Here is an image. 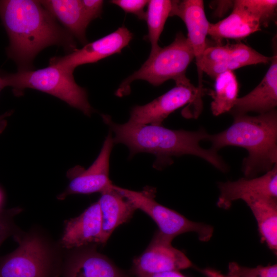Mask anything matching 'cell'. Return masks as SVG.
Here are the masks:
<instances>
[{"instance_id": "6da1fadb", "label": "cell", "mask_w": 277, "mask_h": 277, "mask_svg": "<svg viewBox=\"0 0 277 277\" xmlns=\"http://www.w3.org/2000/svg\"><path fill=\"white\" fill-rule=\"evenodd\" d=\"M0 18L9 39L7 55L18 71L34 69L36 56L50 46L62 47L69 53L76 48L74 37L39 1L0 0Z\"/></svg>"}, {"instance_id": "7a4b0ae2", "label": "cell", "mask_w": 277, "mask_h": 277, "mask_svg": "<svg viewBox=\"0 0 277 277\" xmlns=\"http://www.w3.org/2000/svg\"><path fill=\"white\" fill-rule=\"evenodd\" d=\"M102 118L115 135L114 143H122L129 149L130 156L140 152L150 153L156 157V168L171 164V157L190 154L205 160L222 172L228 166L221 156L211 148L205 149L200 142L207 140L209 134L204 129L197 131L172 130L162 125L139 124L129 121L123 124L112 121L109 115Z\"/></svg>"}, {"instance_id": "3957f363", "label": "cell", "mask_w": 277, "mask_h": 277, "mask_svg": "<svg viewBox=\"0 0 277 277\" xmlns=\"http://www.w3.org/2000/svg\"><path fill=\"white\" fill-rule=\"evenodd\" d=\"M231 125L224 131L209 134L210 148L217 151L226 146L246 149L248 153L242 163L246 178L271 170L277 164V113L276 110L250 116L233 115Z\"/></svg>"}, {"instance_id": "277c9868", "label": "cell", "mask_w": 277, "mask_h": 277, "mask_svg": "<svg viewBox=\"0 0 277 277\" xmlns=\"http://www.w3.org/2000/svg\"><path fill=\"white\" fill-rule=\"evenodd\" d=\"M17 248L0 257V277H58L63 260L59 249L35 230L13 236Z\"/></svg>"}, {"instance_id": "5b68a950", "label": "cell", "mask_w": 277, "mask_h": 277, "mask_svg": "<svg viewBox=\"0 0 277 277\" xmlns=\"http://www.w3.org/2000/svg\"><path fill=\"white\" fill-rule=\"evenodd\" d=\"M2 77L15 96L22 95L26 89H33L58 98L87 116L93 112L86 90L77 84L73 73L55 65L6 73Z\"/></svg>"}, {"instance_id": "8992f818", "label": "cell", "mask_w": 277, "mask_h": 277, "mask_svg": "<svg viewBox=\"0 0 277 277\" xmlns=\"http://www.w3.org/2000/svg\"><path fill=\"white\" fill-rule=\"evenodd\" d=\"M194 58L188 39L179 32L170 45L149 55L138 70L124 80L115 94L118 96L128 95L131 84L136 80L145 81L154 86L169 80H173L175 83L186 81L189 79L186 76V71Z\"/></svg>"}, {"instance_id": "52a82bcc", "label": "cell", "mask_w": 277, "mask_h": 277, "mask_svg": "<svg viewBox=\"0 0 277 277\" xmlns=\"http://www.w3.org/2000/svg\"><path fill=\"white\" fill-rule=\"evenodd\" d=\"M113 187L130 201L136 207L149 215L162 234L173 239L187 232L196 233L201 242H208L212 237L213 227L208 224L188 220L179 212L158 203L154 199L155 191L147 188L141 191L125 189L113 185Z\"/></svg>"}, {"instance_id": "ba28073f", "label": "cell", "mask_w": 277, "mask_h": 277, "mask_svg": "<svg viewBox=\"0 0 277 277\" xmlns=\"http://www.w3.org/2000/svg\"><path fill=\"white\" fill-rule=\"evenodd\" d=\"M201 91L189 80L176 83V86L151 102L133 107L128 121L139 124L162 125L164 120L172 112L188 104L182 112L188 118H196L202 110Z\"/></svg>"}, {"instance_id": "9c48e42d", "label": "cell", "mask_w": 277, "mask_h": 277, "mask_svg": "<svg viewBox=\"0 0 277 277\" xmlns=\"http://www.w3.org/2000/svg\"><path fill=\"white\" fill-rule=\"evenodd\" d=\"M172 240L157 231L145 251L133 260L134 275L180 271L192 267V262L186 254L173 247Z\"/></svg>"}, {"instance_id": "30bf717a", "label": "cell", "mask_w": 277, "mask_h": 277, "mask_svg": "<svg viewBox=\"0 0 277 277\" xmlns=\"http://www.w3.org/2000/svg\"><path fill=\"white\" fill-rule=\"evenodd\" d=\"M132 37V33L127 28L122 26L102 38L86 44L81 49L76 48L65 56L51 57L49 64L73 73L74 69L79 66L96 63L121 52Z\"/></svg>"}, {"instance_id": "8fae6325", "label": "cell", "mask_w": 277, "mask_h": 277, "mask_svg": "<svg viewBox=\"0 0 277 277\" xmlns=\"http://www.w3.org/2000/svg\"><path fill=\"white\" fill-rule=\"evenodd\" d=\"M111 133L105 139L101 152L93 164L87 169L77 167L72 170L70 181L65 190L58 196L63 200L73 194H88L101 193L113 184L109 177L110 153L114 144Z\"/></svg>"}, {"instance_id": "7c38bea8", "label": "cell", "mask_w": 277, "mask_h": 277, "mask_svg": "<svg viewBox=\"0 0 277 277\" xmlns=\"http://www.w3.org/2000/svg\"><path fill=\"white\" fill-rule=\"evenodd\" d=\"M220 194L216 205L228 209L239 200L266 198L277 199V164L263 175L252 178H241L235 181L218 183Z\"/></svg>"}, {"instance_id": "4fadbf2b", "label": "cell", "mask_w": 277, "mask_h": 277, "mask_svg": "<svg viewBox=\"0 0 277 277\" xmlns=\"http://www.w3.org/2000/svg\"><path fill=\"white\" fill-rule=\"evenodd\" d=\"M179 17L187 29V38L192 48L198 73V89L205 92L201 63L204 52L208 47L206 43L210 23L208 21L202 0L173 1L171 16Z\"/></svg>"}, {"instance_id": "5bb4252c", "label": "cell", "mask_w": 277, "mask_h": 277, "mask_svg": "<svg viewBox=\"0 0 277 277\" xmlns=\"http://www.w3.org/2000/svg\"><path fill=\"white\" fill-rule=\"evenodd\" d=\"M94 245L72 249L63 260V277H127Z\"/></svg>"}, {"instance_id": "9a60e30c", "label": "cell", "mask_w": 277, "mask_h": 277, "mask_svg": "<svg viewBox=\"0 0 277 277\" xmlns=\"http://www.w3.org/2000/svg\"><path fill=\"white\" fill-rule=\"evenodd\" d=\"M102 217L98 201L65 223L60 246L72 250L101 244Z\"/></svg>"}, {"instance_id": "2e32d148", "label": "cell", "mask_w": 277, "mask_h": 277, "mask_svg": "<svg viewBox=\"0 0 277 277\" xmlns=\"http://www.w3.org/2000/svg\"><path fill=\"white\" fill-rule=\"evenodd\" d=\"M270 66L259 84L245 96L238 97L231 110L233 115L248 112L264 113L277 106V55L272 56Z\"/></svg>"}, {"instance_id": "e0dca14e", "label": "cell", "mask_w": 277, "mask_h": 277, "mask_svg": "<svg viewBox=\"0 0 277 277\" xmlns=\"http://www.w3.org/2000/svg\"><path fill=\"white\" fill-rule=\"evenodd\" d=\"M113 185L101 193L98 201L102 217L101 244L107 242L117 227L129 221L137 209Z\"/></svg>"}, {"instance_id": "ac0fdd59", "label": "cell", "mask_w": 277, "mask_h": 277, "mask_svg": "<svg viewBox=\"0 0 277 277\" xmlns=\"http://www.w3.org/2000/svg\"><path fill=\"white\" fill-rule=\"evenodd\" d=\"M233 10L225 18L209 24L208 35L216 41L246 37L261 30L260 21L234 1Z\"/></svg>"}, {"instance_id": "d6986e66", "label": "cell", "mask_w": 277, "mask_h": 277, "mask_svg": "<svg viewBox=\"0 0 277 277\" xmlns=\"http://www.w3.org/2000/svg\"><path fill=\"white\" fill-rule=\"evenodd\" d=\"M39 2L82 44L88 43L86 31L90 23L80 0H42Z\"/></svg>"}, {"instance_id": "ffe728a7", "label": "cell", "mask_w": 277, "mask_h": 277, "mask_svg": "<svg viewBox=\"0 0 277 277\" xmlns=\"http://www.w3.org/2000/svg\"><path fill=\"white\" fill-rule=\"evenodd\" d=\"M271 59L272 57L265 56L242 43L208 46L202 58L201 70L204 65L219 62H226L239 69L247 65L268 64Z\"/></svg>"}, {"instance_id": "44dd1931", "label": "cell", "mask_w": 277, "mask_h": 277, "mask_svg": "<svg viewBox=\"0 0 277 277\" xmlns=\"http://www.w3.org/2000/svg\"><path fill=\"white\" fill-rule=\"evenodd\" d=\"M257 222L261 242L277 252V199L259 198L245 202Z\"/></svg>"}, {"instance_id": "7402d4cb", "label": "cell", "mask_w": 277, "mask_h": 277, "mask_svg": "<svg viewBox=\"0 0 277 277\" xmlns=\"http://www.w3.org/2000/svg\"><path fill=\"white\" fill-rule=\"evenodd\" d=\"M214 88L210 95L211 110L215 116L231 111L238 98L239 83L233 71H227L215 78Z\"/></svg>"}, {"instance_id": "603a6c76", "label": "cell", "mask_w": 277, "mask_h": 277, "mask_svg": "<svg viewBox=\"0 0 277 277\" xmlns=\"http://www.w3.org/2000/svg\"><path fill=\"white\" fill-rule=\"evenodd\" d=\"M173 1L150 0L147 4L146 19L148 29L147 39L151 44L149 55L156 52L161 47L159 41L167 18L170 16Z\"/></svg>"}, {"instance_id": "cb8c5ba5", "label": "cell", "mask_w": 277, "mask_h": 277, "mask_svg": "<svg viewBox=\"0 0 277 277\" xmlns=\"http://www.w3.org/2000/svg\"><path fill=\"white\" fill-rule=\"evenodd\" d=\"M235 2L259 19L261 26H267L275 16L276 0H236Z\"/></svg>"}, {"instance_id": "d4e9b609", "label": "cell", "mask_w": 277, "mask_h": 277, "mask_svg": "<svg viewBox=\"0 0 277 277\" xmlns=\"http://www.w3.org/2000/svg\"><path fill=\"white\" fill-rule=\"evenodd\" d=\"M228 275L235 277H277L276 264L248 267L232 262L228 264Z\"/></svg>"}, {"instance_id": "484cf974", "label": "cell", "mask_w": 277, "mask_h": 277, "mask_svg": "<svg viewBox=\"0 0 277 277\" xmlns=\"http://www.w3.org/2000/svg\"><path fill=\"white\" fill-rule=\"evenodd\" d=\"M22 209L18 207L0 211V246L8 237L13 236L18 230L14 219Z\"/></svg>"}, {"instance_id": "4316f807", "label": "cell", "mask_w": 277, "mask_h": 277, "mask_svg": "<svg viewBox=\"0 0 277 277\" xmlns=\"http://www.w3.org/2000/svg\"><path fill=\"white\" fill-rule=\"evenodd\" d=\"M123 9L126 13L135 15L142 20L146 19L145 6L148 1L146 0H112L109 2Z\"/></svg>"}, {"instance_id": "83f0119b", "label": "cell", "mask_w": 277, "mask_h": 277, "mask_svg": "<svg viewBox=\"0 0 277 277\" xmlns=\"http://www.w3.org/2000/svg\"><path fill=\"white\" fill-rule=\"evenodd\" d=\"M80 1L85 16L89 23L101 15L104 1L81 0Z\"/></svg>"}, {"instance_id": "f1b7e54d", "label": "cell", "mask_w": 277, "mask_h": 277, "mask_svg": "<svg viewBox=\"0 0 277 277\" xmlns=\"http://www.w3.org/2000/svg\"><path fill=\"white\" fill-rule=\"evenodd\" d=\"M137 277H186L179 271H171L155 274H143L136 276Z\"/></svg>"}, {"instance_id": "f546056e", "label": "cell", "mask_w": 277, "mask_h": 277, "mask_svg": "<svg viewBox=\"0 0 277 277\" xmlns=\"http://www.w3.org/2000/svg\"><path fill=\"white\" fill-rule=\"evenodd\" d=\"M201 271L206 277H235L228 274H224L221 271L211 268H206L201 269Z\"/></svg>"}, {"instance_id": "4dcf8cb0", "label": "cell", "mask_w": 277, "mask_h": 277, "mask_svg": "<svg viewBox=\"0 0 277 277\" xmlns=\"http://www.w3.org/2000/svg\"><path fill=\"white\" fill-rule=\"evenodd\" d=\"M4 201V194L1 189L0 188V211L3 210Z\"/></svg>"}, {"instance_id": "1f68e13d", "label": "cell", "mask_w": 277, "mask_h": 277, "mask_svg": "<svg viewBox=\"0 0 277 277\" xmlns=\"http://www.w3.org/2000/svg\"><path fill=\"white\" fill-rule=\"evenodd\" d=\"M6 87L4 81L0 75V91Z\"/></svg>"}, {"instance_id": "d6a6232c", "label": "cell", "mask_w": 277, "mask_h": 277, "mask_svg": "<svg viewBox=\"0 0 277 277\" xmlns=\"http://www.w3.org/2000/svg\"><path fill=\"white\" fill-rule=\"evenodd\" d=\"M11 114V112L9 111L0 115V122L3 121L7 116H9Z\"/></svg>"}]
</instances>
